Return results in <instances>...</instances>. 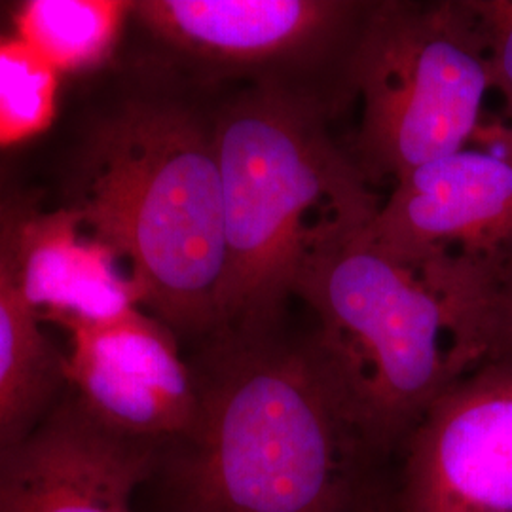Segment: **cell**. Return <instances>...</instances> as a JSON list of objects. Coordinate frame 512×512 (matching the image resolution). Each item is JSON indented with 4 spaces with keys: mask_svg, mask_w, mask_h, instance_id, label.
<instances>
[{
    "mask_svg": "<svg viewBox=\"0 0 512 512\" xmlns=\"http://www.w3.org/2000/svg\"><path fill=\"white\" fill-rule=\"evenodd\" d=\"M57 103V71L18 37L0 38V147L48 128Z\"/></svg>",
    "mask_w": 512,
    "mask_h": 512,
    "instance_id": "5bb4252c",
    "label": "cell"
},
{
    "mask_svg": "<svg viewBox=\"0 0 512 512\" xmlns=\"http://www.w3.org/2000/svg\"><path fill=\"white\" fill-rule=\"evenodd\" d=\"M57 368L61 361L19 287L16 234L0 219V454L35 427Z\"/></svg>",
    "mask_w": 512,
    "mask_h": 512,
    "instance_id": "7c38bea8",
    "label": "cell"
},
{
    "mask_svg": "<svg viewBox=\"0 0 512 512\" xmlns=\"http://www.w3.org/2000/svg\"><path fill=\"white\" fill-rule=\"evenodd\" d=\"M488 42L501 114L512 120V0H471Z\"/></svg>",
    "mask_w": 512,
    "mask_h": 512,
    "instance_id": "9a60e30c",
    "label": "cell"
},
{
    "mask_svg": "<svg viewBox=\"0 0 512 512\" xmlns=\"http://www.w3.org/2000/svg\"><path fill=\"white\" fill-rule=\"evenodd\" d=\"M80 226L122 260L141 310L175 336L220 332L226 277L215 110L175 93L128 101L86 158Z\"/></svg>",
    "mask_w": 512,
    "mask_h": 512,
    "instance_id": "3957f363",
    "label": "cell"
},
{
    "mask_svg": "<svg viewBox=\"0 0 512 512\" xmlns=\"http://www.w3.org/2000/svg\"><path fill=\"white\" fill-rule=\"evenodd\" d=\"M158 448L122 439L74 404L0 454V512H133Z\"/></svg>",
    "mask_w": 512,
    "mask_h": 512,
    "instance_id": "30bf717a",
    "label": "cell"
},
{
    "mask_svg": "<svg viewBox=\"0 0 512 512\" xmlns=\"http://www.w3.org/2000/svg\"><path fill=\"white\" fill-rule=\"evenodd\" d=\"M374 0H139L131 16L207 76L310 101L336 120Z\"/></svg>",
    "mask_w": 512,
    "mask_h": 512,
    "instance_id": "8992f818",
    "label": "cell"
},
{
    "mask_svg": "<svg viewBox=\"0 0 512 512\" xmlns=\"http://www.w3.org/2000/svg\"><path fill=\"white\" fill-rule=\"evenodd\" d=\"M366 234L410 260H512V120L488 118L465 147L403 175Z\"/></svg>",
    "mask_w": 512,
    "mask_h": 512,
    "instance_id": "52a82bcc",
    "label": "cell"
},
{
    "mask_svg": "<svg viewBox=\"0 0 512 512\" xmlns=\"http://www.w3.org/2000/svg\"><path fill=\"white\" fill-rule=\"evenodd\" d=\"M366 228L313 256L294 298L313 313L306 340L353 425L370 452H385L450 387L490 363L505 266L401 258Z\"/></svg>",
    "mask_w": 512,
    "mask_h": 512,
    "instance_id": "6da1fadb",
    "label": "cell"
},
{
    "mask_svg": "<svg viewBox=\"0 0 512 512\" xmlns=\"http://www.w3.org/2000/svg\"><path fill=\"white\" fill-rule=\"evenodd\" d=\"M403 444L401 512H512V363L459 380Z\"/></svg>",
    "mask_w": 512,
    "mask_h": 512,
    "instance_id": "9c48e42d",
    "label": "cell"
},
{
    "mask_svg": "<svg viewBox=\"0 0 512 512\" xmlns=\"http://www.w3.org/2000/svg\"><path fill=\"white\" fill-rule=\"evenodd\" d=\"M63 374L78 406L122 439L156 448L184 439L198 418L194 370L177 336L137 308L107 321H76Z\"/></svg>",
    "mask_w": 512,
    "mask_h": 512,
    "instance_id": "ba28073f",
    "label": "cell"
},
{
    "mask_svg": "<svg viewBox=\"0 0 512 512\" xmlns=\"http://www.w3.org/2000/svg\"><path fill=\"white\" fill-rule=\"evenodd\" d=\"M492 361L512 363V260L505 266L495 294Z\"/></svg>",
    "mask_w": 512,
    "mask_h": 512,
    "instance_id": "2e32d148",
    "label": "cell"
},
{
    "mask_svg": "<svg viewBox=\"0 0 512 512\" xmlns=\"http://www.w3.org/2000/svg\"><path fill=\"white\" fill-rule=\"evenodd\" d=\"M495 93L471 0H374L355 67L351 156L372 184L465 147Z\"/></svg>",
    "mask_w": 512,
    "mask_h": 512,
    "instance_id": "5b68a950",
    "label": "cell"
},
{
    "mask_svg": "<svg viewBox=\"0 0 512 512\" xmlns=\"http://www.w3.org/2000/svg\"><path fill=\"white\" fill-rule=\"evenodd\" d=\"M133 2L31 0L19 8L16 37L55 71H78L109 54Z\"/></svg>",
    "mask_w": 512,
    "mask_h": 512,
    "instance_id": "4fadbf2b",
    "label": "cell"
},
{
    "mask_svg": "<svg viewBox=\"0 0 512 512\" xmlns=\"http://www.w3.org/2000/svg\"><path fill=\"white\" fill-rule=\"evenodd\" d=\"M16 264L29 306L63 325L107 321L141 308L122 260L90 236L73 211L33 220L16 232Z\"/></svg>",
    "mask_w": 512,
    "mask_h": 512,
    "instance_id": "8fae6325",
    "label": "cell"
},
{
    "mask_svg": "<svg viewBox=\"0 0 512 512\" xmlns=\"http://www.w3.org/2000/svg\"><path fill=\"white\" fill-rule=\"evenodd\" d=\"M215 124L226 239L219 334L275 332L306 264L363 232L384 200L319 105L243 86L215 109Z\"/></svg>",
    "mask_w": 512,
    "mask_h": 512,
    "instance_id": "277c9868",
    "label": "cell"
},
{
    "mask_svg": "<svg viewBox=\"0 0 512 512\" xmlns=\"http://www.w3.org/2000/svg\"><path fill=\"white\" fill-rule=\"evenodd\" d=\"M353 512H389L380 497H365Z\"/></svg>",
    "mask_w": 512,
    "mask_h": 512,
    "instance_id": "e0dca14e",
    "label": "cell"
},
{
    "mask_svg": "<svg viewBox=\"0 0 512 512\" xmlns=\"http://www.w3.org/2000/svg\"><path fill=\"white\" fill-rule=\"evenodd\" d=\"M198 418L171 444L181 512H353L370 454L308 340L224 332L190 363Z\"/></svg>",
    "mask_w": 512,
    "mask_h": 512,
    "instance_id": "7a4b0ae2",
    "label": "cell"
}]
</instances>
